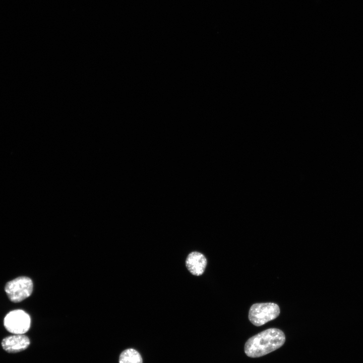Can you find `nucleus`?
Masks as SVG:
<instances>
[{"mask_svg":"<svg viewBox=\"0 0 363 363\" xmlns=\"http://www.w3.org/2000/svg\"><path fill=\"white\" fill-rule=\"evenodd\" d=\"M285 339L282 330L269 328L250 338L245 343L244 351L249 357H259L281 347Z\"/></svg>","mask_w":363,"mask_h":363,"instance_id":"obj_1","label":"nucleus"},{"mask_svg":"<svg viewBox=\"0 0 363 363\" xmlns=\"http://www.w3.org/2000/svg\"><path fill=\"white\" fill-rule=\"evenodd\" d=\"M6 330L14 334H24L29 329L31 325L30 316L22 310H15L9 312L4 320Z\"/></svg>","mask_w":363,"mask_h":363,"instance_id":"obj_4","label":"nucleus"},{"mask_svg":"<svg viewBox=\"0 0 363 363\" xmlns=\"http://www.w3.org/2000/svg\"><path fill=\"white\" fill-rule=\"evenodd\" d=\"M5 290L11 301L20 302L31 295L33 282L28 277L20 276L8 282Z\"/></svg>","mask_w":363,"mask_h":363,"instance_id":"obj_3","label":"nucleus"},{"mask_svg":"<svg viewBox=\"0 0 363 363\" xmlns=\"http://www.w3.org/2000/svg\"><path fill=\"white\" fill-rule=\"evenodd\" d=\"M30 343L29 338L24 334H14L2 341L3 348L8 353H17L27 349Z\"/></svg>","mask_w":363,"mask_h":363,"instance_id":"obj_5","label":"nucleus"},{"mask_svg":"<svg viewBox=\"0 0 363 363\" xmlns=\"http://www.w3.org/2000/svg\"><path fill=\"white\" fill-rule=\"evenodd\" d=\"M119 363H143V360L138 351L133 348H128L120 353Z\"/></svg>","mask_w":363,"mask_h":363,"instance_id":"obj_7","label":"nucleus"},{"mask_svg":"<svg viewBox=\"0 0 363 363\" xmlns=\"http://www.w3.org/2000/svg\"><path fill=\"white\" fill-rule=\"evenodd\" d=\"M280 314L278 305L274 302L253 304L249 312V320L256 326H261L276 319Z\"/></svg>","mask_w":363,"mask_h":363,"instance_id":"obj_2","label":"nucleus"},{"mask_svg":"<svg viewBox=\"0 0 363 363\" xmlns=\"http://www.w3.org/2000/svg\"><path fill=\"white\" fill-rule=\"evenodd\" d=\"M207 263V259L203 254L198 252H192L186 259V265L191 274L200 276L204 273Z\"/></svg>","mask_w":363,"mask_h":363,"instance_id":"obj_6","label":"nucleus"}]
</instances>
